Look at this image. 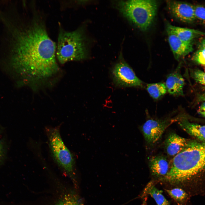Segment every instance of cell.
Listing matches in <instances>:
<instances>
[{
  "label": "cell",
  "instance_id": "6da1fadb",
  "mask_svg": "<svg viewBox=\"0 0 205 205\" xmlns=\"http://www.w3.org/2000/svg\"><path fill=\"white\" fill-rule=\"evenodd\" d=\"M11 29L10 63L26 83L36 84L59 71L56 45L49 36L45 21L34 5L24 20Z\"/></svg>",
  "mask_w": 205,
  "mask_h": 205
},
{
  "label": "cell",
  "instance_id": "7a4b0ae2",
  "mask_svg": "<svg viewBox=\"0 0 205 205\" xmlns=\"http://www.w3.org/2000/svg\"><path fill=\"white\" fill-rule=\"evenodd\" d=\"M205 170V142L189 141L173 158L169 171L164 177L173 184L192 183Z\"/></svg>",
  "mask_w": 205,
  "mask_h": 205
},
{
  "label": "cell",
  "instance_id": "3957f363",
  "mask_svg": "<svg viewBox=\"0 0 205 205\" xmlns=\"http://www.w3.org/2000/svg\"><path fill=\"white\" fill-rule=\"evenodd\" d=\"M82 29L72 31L59 30L56 52L57 60L62 64L80 60L87 57V51Z\"/></svg>",
  "mask_w": 205,
  "mask_h": 205
},
{
  "label": "cell",
  "instance_id": "277c9868",
  "mask_svg": "<svg viewBox=\"0 0 205 205\" xmlns=\"http://www.w3.org/2000/svg\"><path fill=\"white\" fill-rule=\"evenodd\" d=\"M118 9L125 17L143 31L147 30L156 16L157 3L155 0H132L121 1Z\"/></svg>",
  "mask_w": 205,
  "mask_h": 205
},
{
  "label": "cell",
  "instance_id": "5b68a950",
  "mask_svg": "<svg viewBox=\"0 0 205 205\" xmlns=\"http://www.w3.org/2000/svg\"><path fill=\"white\" fill-rule=\"evenodd\" d=\"M46 131L51 156L54 162L71 177L74 175L73 155L64 143L59 127H47Z\"/></svg>",
  "mask_w": 205,
  "mask_h": 205
},
{
  "label": "cell",
  "instance_id": "8992f818",
  "mask_svg": "<svg viewBox=\"0 0 205 205\" xmlns=\"http://www.w3.org/2000/svg\"><path fill=\"white\" fill-rule=\"evenodd\" d=\"M111 73L113 82L116 86L143 87V82L136 76L132 68L123 60L115 64L112 69Z\"/></svg>",
  "mask_w": 205,
  "mask_h": 205
},
{
  "label": "cell",
  "instance_id": "52a82bcc",
  "mask_svg": "<svg viewBox=\"0 0 205 205\" xmlns=\"http://www.w3.org/2000/svg\"><path fill=\"white\" fill-rule=\"evenodd\" d=\"M177 121L176 117L163 119L148 120L142 127V132L145 141L150 144L155 143L165 129L172 124Z\"/></svg>",
  "mask_w": 205,
  "mask_h": 205
},
{
  "label": "cell",
  "instance_id": "ba28073f",
  "mask_svg": "<svg viewBox=\"0 0 205 205\" xmlns=\"http://www.w3.org/2000/svg\"><path fill=\"white\" fill-rule=\"evenodd\" d=\"M166 3L170 13L180 20L190 23L196 19L194 5L187 3L173 0L167 1Z\"/></svg>",
  "mask_w": 205,
  "mask_h": 205
},
{
  "label": "cell",
  "instance_id": "9c48e42d",
  "mask_svg": "<svg viewBox=\"0 0 205 205\" xmlns=\"http://www.w3.org/2000/svg\"><path fill=\"white\" fill-rule=\"evenodd\" d=\"M166 30L169 44L176 60H178L192 51V43L185 42L171 32Z\"/></svg>",
  "mask_w": 205,
  "mask_h": 205
},
{
  "label": "cell",
  "instance_id": "30bf717a",
  "mask_svg": "<svg viewBox=\"0 0 205 205\" xmlns=\"http://www.w3.org/2000/svg\"><path fill=\"white\" fill-rule=\"evenodd\" d=\"M178 67L167 76L165 85L167 91L175 96H183L184 81Z\"/></svg>",
  "mask_w": 205,
  "mask_h": 205
},
{
  "label": "cell",
  "instance_id": "8fae6325",
  "mask_svg": "<svg viewBox=\"0 0 205 205\" xmlns=\"http://www.w3.org/2000/svg\"><path fill=\"white\" fill-rule=\"evenodd\" d=\"M180 126L186 133L202 142H205V125L191 123L184 117H176Z\"/></svg>",
  "mask_w": 205,
  "mask_h": 205
},
{
  "label": "cell",
  "instance_id": "7c38bea8",
  "mask_svg": "<svg viewBox=\"0 0 205 205\" xmlns=\"http://www.w3.org/2000/svg\"><path fill=\"white\" fill-rule=\"evenodd\" d=\"M189 141L175 133H172L165 141V147L167 154L174 157L181 151Z\"/></svg>",
  "mask_w": 205,
  "mask_h": 205
},
{
  "label": "cell",
  "instance_id": "4fadbf2b",
  "mask_svg": "<svg viewBox=\"0 0 205 205\" xmlns=\"http://www.w3.org/2000/svg\"><path fill=\"white\" fill-rule=\"evenodd\" d=\"M166 30H168L177 36L183 41L191 43L196 37L205 35V33L194 29L181 27L173 25L168 22H166Z\"/></svg>",
  "mask_w": 205,
  "mask_h": 205
},
{
  "label": "cell",
  "instance_id": "5bb4252c",
  "mask_svg": "<svg viewBox=\"0 0 205 205\" xmlns=\"http://www.w3.org/2000/svg\"><path fill=\"white\" fill-rule=\"evenodd\" d=\"M149 166L151 172L154 176L164 177L168 173L170 168L169 162L163 156L152 157L149 161Z\"/></svg>",
  "mask_w": 205,
  "mask_h": 205
},
{
  "label": "cell",
  "instance_id": "9a60e30c",
  "mask_svg": "<svg viewBox=\"0 0 205 205\" xmlns=\"http://www.w3.org/2000/svg\"><path fill=\"white\" fill-rule=\"evenodd\" d=\"M145 191L154 199L157 205H170L168 201L162 194V191L156 187L152 183L148 184Z\"/></svg>",
  "mask_w": 205,
  "mask_h": 205
},
{
  "label": "cell",
  "instance_id": "2e32d148",
  "mask_svg": "<svg viewBox=\"0 0 205 205\" xmlns=\"http://www.w3.org/2000/svg\"><path fill=\"white\" fill-rule=\"evenodd\" d=\"M146 89L150 95L155 99L161 97L167 92L165 83L162 82L148 84Z\"/></svg>",
  "mask_w": 205,
  "mask_h": 205
},
{
  "label": "cell",
  "instance_id": "e0dca14e",
  "mask_svg": "<svg viewBox=\"0 0 205 205\" xmlns=\"http://www.w3.org/2000/svg\"><path fill=\"white\" fill-rule=\"evenodd\" d=\"M165 191L173 198L178 202H183L187 200L188 197V194L186 192L180 188L166 189Z\"/></svg>",
  "mask_w": 205,
  "mask_h": 205
},
{
  "label": "cell",
  "instance_id": "ac0fdd59",
  "mask_svg": "<svg viewBox=\"0 0 205 205\" xmlns=\"http://www.w3.org/2000/svg\"><path fill=\"white\" fill-rule=\"evenodd\" d=\"M56 205H84L81 199L77 195L69 194L65 195Z\"/></svg>",
  "mask_w": 205,
  "mask_h": 205
},
{
  "label": "cell",
  "instance_id": "d6986e66",
  "mask_svg": "<svg viewBox=\"0 0 205 205\" xmlns=\"http://www.w3.org/2000/svg\"><path fill=\"white\" fill-rule=\"evenodd\" d=\"M192 59L198 64L205 65V47L199 48L197 51Z\"/></svg>",
  "mask_w": 205,
  "mask_h": 205
},
{
  "label": "cell",
  "instance_id": "ffe728a7",
  "mask_svg": "<svg viewBox=\"0 0 205 205\" xmlns=\"http://www.w3.org/2000/svg\"><path fill=\"white\" fill-rule=\"evenodd\" d=\"M192 77L196 82L205 85V72L199 69L191 71Z\"/></svg>",
  "mask_w": 205,
  "mask_h": 205
},
{
  "label": "cell",
  "instance_id": "44dd1931",
  "mask_svg": "<svg viewBox=\"0 0 205 205\" xmlns=\"http://www.w3.org/2000/svg\"><path fill=\"white\" fill-rule=\"evenodd\" d=\"M194 7L196 19L205 24V6L197 5Z\"/></svg>",
  "mask_w": 205,
  "mask_h": 205
},
{
  "label": "cell",
  "instance_id": "7402d4cb",
  "mask_svg": "<svg viewBox=\"0 0 205 205\" xmlns=\"http://www.w3.org/2000/svg\"><path fill=\"white\" fill-rule=\"evenodd\" d=\"M199 114L205 112V101L202 103L198 110Z\"/></svg>",
  "mask_w": 205,
  "mask_h": 205
},
{
  "label": "cell",
  "instance_id": "603a6c76",
  "mask_svg": "<svg viewBox=\"0 0 205 205\" xmlns=\"http://www.w3.org/2000/svg\"><path fill=\"white\" fill-rule=\"evenodd\" d=\"M199 47V48L205 47V38L203 39L200 41Z\"/></svg>",
  "mask_w": 205,
  "mask_h": 205
},
{
  "label": "cell",
  "instance_id": "cb8c5ba5",
  "mask_svg": "<svg viewBox=\"0 0 205 205\" xmlns=\"http://www.w3.org/2000/svg\"><path fill=\"white\" fill-rule=\"evenodd\" d=\"M3 154V147L2 143L0 142V159L2 157Z\"/></svg>",
  "mask_w": 205,
  "mask_h": 205
},
{
  "label": "cell",
  "instance_id": "d4e9b609",
  "mask_svg": "<svg viewBox=\"0 0 205 205\" xmlns=\"http://www.w3.org/2000/svg\"><path fill=\"white\" fill-rule=\"evenodd\" d=\"M200 114H201L202 116L205 117V112L202 113Z\"/></svg>",
  "mask_w": 205,
  "mask_h": 205
},
{
  "label": "cell",
  "instance_id": "484cf974",
  "mask_svg": "<svg viewBox=\"0 0 205 205\" xmlns=\"http://www.w3.org/2000/svg\"><path fill=\"white\" fill-rule=\"evenodd\" d=\"M204 70H205V65H204Z\"/></svg>",
  "mask_w": 205,
  "mask_h": 205
}]
</instances>
